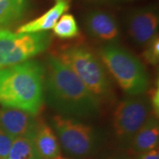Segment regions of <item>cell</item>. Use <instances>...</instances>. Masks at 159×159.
Masks as SVG:
<instances>
[{
	"label": "cell",
	"instance_id": "obj_4",
	"mask_svg": "<svg viewBox=\"0 0 159 159\" xmlns=\"http://www.w3.org/2000/svg\"><path fill=\"white\" fill-rule=\"evenodd\" d=\"M57 57L97 98H104L111 95V86L105 67L100 58L89 49L70 47L64 50Z\"/></svg>",
	"mask_w": 159,
	"mask_h": 159
},
{
	"label": "cell",
	"instance_id": "obj_19",
	"mask_svg": "<svg viewBox=\"0 0 159 159\" xmlns=\"http://www.w3.org/2000/svg\"><path fill=\"white\" fill-rule=\"evenodd\" d=\"M149 103L151 111H153L154 116L158 117L159 113V90L158 89H153L149 92Z\"/></svg>",
	"mask_w": 159,
	"mask_h": 159
},
{
	"label": "cell",
	"instance_id": "obj_21",
	"mask_svg": "<svg viewBox=\"0 0 159 159\" xmlns=\"http://www.w3.org/2000/svg\"><path fill=\"white\" fill-rule=\"evenodd\" d=\"M105 159H134L129 155L126 154H115V155H111Z\"/></svg>",
	"mask_w": 159,
	"mask_h": 159
},
{
	"label": "cell",
	"instance_id": "obj_25",
	"mask_svg": "<svg viewBox=\"0 0 159 159\" xmlns=\"http://www.w3.org/2000/svg\"><path fill=\"white\" fill-rule=\"evenodd\" d=\"M22 1H24V0H22Z\"/></svg>",
	"mask_w": 159,
	"mask_h": 159
},
{
	"label": "cell",
	"instance_id": "obj_5",
	"mask_svg": "<svg viewBox=\"0 0 159 159\" xmlns=\"http://www.w3.org/2000/svg\"><path fill=\"white\" fill-rule=\"evenodd\" d=\"M51 43L48 33H13L0 29V69L29 60L43 52Z\"/></svg>",
	"mask_w": 159,
	"mask_h": 159
},
{
	"label": "cell",
	"instance_id": "obj_23",
	"mask_svg": "<svg viewBox=\"0 0 159 159\" xmlns=\"http://www.w3.org/2000/svg\"><path fill=\"white\" fill-rule=\"evenodd\" d=\"M55 159H67V158H64V157H57V158Z\"/></svg>",
	"mask_w": 159,
	"mask_h": 159
},
{
	"label": "cell",
	"instance_id": "obj_12",
	"mask_svg": "<svg viewBox=\"0 0 159 159\" xmlns=\"http://www.w3.org/2000/svg\"><path fill=\"white\" fill-rule=\"evenodd\" d=\"M158 142V120L156 116L150 115L148 120L134 135L129 143L134 152L141 154L157 148Z\"/></svg>",
	"mask_w": 159,
	"mask_h": 159
},
{
	"label": "cell",
	"instance_id": "obj_24",
	"mask_svg": "<svg viewBox=\"0 0 159 159\" xmlns=\"http://www.w3.org/2000/svg\"><path fill=\"white\" fill-rule=\"evenodd\" d=\"M5 159H10V158H8V157H7V158H5Z\"/></svg>",
	"mask_w": 159,
	"mask_h": 159
},
{
	"label": "cell",
	"instance_id": "obj_22",
	"mask_svg": "<svg viewBox=\"0 0 159 159\" xmlns=\"http://www.w3.org/2000/svg\"><path fill=\"white\" fill-rule=\"evenodd\" d=\"M98 1H120V0H98Z\"/></svg>",
	"mask_w": 159,
	"mask_h": 159
},
{
	"label": "cell",
	"instance_id": "obj_18",
	"mask_svg": "<svg viewBox=\"0 0 159 159\" xmlns=\"http://www.w3.org/2000/svg\"><path fill=\"white\" fill-rule=\"evenodd\" d=\"M13 139V137L9 135L7 133L0 128V159L8 157Z\"/></svg>",
	"mask_w": 159,
	"mask_h": 159
},
{
	"label": "cell",
	"instance_id": "obj_7",
	"mask_svg": "<svg viewBox=\"0 0 159 159\" xmlns=\"http://www.w3.org/2000/svg\"><path fill=\"white\" fill-rule=\"evenodd\" d=\"M151 107L145 97L131 96L119 102L112 117V127L121 142H130L150 116Z\"/></svg>",
	"mask_w": 159,
	"mask_h": 159
},
{
	"label": "cell",
	"instance_id": "obj_17",
	"mask_svg": "<svg viewBox=\"0 0 159 159\" xmlns=\"http://www.w3.org/2000/svg\"><path fill=\"white\" fill-rule=\"evenodd\" d=\"M146 49L143 51V57L149 65L157 66L159 60V38L156 34L146 43Z\"/></svg>",
	"mask_w": 159,
	"mask_h": 159
},
{
	"label": "cell",
	"instance_id": "obj_16",
	"mask_svg": "<svg viewBox=\"0 0 159 159\" xmlns=\"http://www.w3.org/2000/svg\"><path fill=\"white\" fill-rule=\"evenodd\" d=\"M53 32L57 37L62 39H70L79 34V27L73 14H63L53 27Z\"/></svg>",
	"mask_w": 159,
	"mask_h": 159
},
{
	"label": "cell",
	"instance_id": "obj_10",
	"mask_svg": "<svg viewBox=\"0 0 159 159\" xmlns=\"http://www.w3.org/2000/svg\"><path fill=\"white\" fill-rule=\"evenodd\" d=\"M84 25L92 37L103 42H115L119 38V27L112 14L102 10H92L86 14Z\"/></svg>",
	"mask_w": 159,
	"mask_h": 159
},
{
	"label": "cell",
	"instance_id": "obj_1",
	"mask_svg": "<svg viewBox=\"0 0 159 159\" xmlns=\"http://www.w3.org/2000/svg\"><path fill=\"white\" fill-rule=\"evenodd\" d=\"M44 95L49 104L64 117L86 119L99 113L98 98L55 56L47 59Z\"/></svg>",
	"mask_w": 159,
	"mask_h": 159
},
{
	"label": "cell",
	"instance_id": "obj_13",
	"mask_svg": "<svg viewBox=\"0 0 159 159\" xmlns=\"http://www.w3.org/2000/svg\"><path fill=\"white\" fill-rule=\"evenodd\" d=\"M34 146L42 159H55L60 157V146L53 129L39 124L34 138Z\"/></svg>",
	"mask_w": 159,
	"mask_h": 159
},
{
	"label": "cell",
	"instance_id": "obj_15",
	"mask_svg": "<svg viewBox=\"0 0 159 159\" xmlns=\"http://www.w3.org/2000/svg\"><path fill=\"white\" fill-rule=\"evenodd\" d=\"M8 158L42 159L35 148L33 139L29 137H17L13 139Z\"/></svg>",
	"mask_w": 159,
	"mask_h": 159
},
{
	"label": "cell",
	"instance_id": "obj_20",
	"mask_svg": "<svg viewBox=\"0 0 159 159\" xmlns=\"http://www.w3.org/2000/svg\"><path fill=\"white\" fill-rule=\"evenodd\" d=\"M137 159H159L158 148H156L146 152L138 154Z\"/></svg>",
	"mask_w": 159,
	"mask_h": 159
},
{
	"label": "cell",
	"instance_id": "obj_11",
	"mask_svg": "<svg viewBox=\"0 0 159 159\" xmlns=\"http://www.w3.org/2000/svg\"><path fill=\"white\" fill-rule=\"evenodd\" d=\"M69 7V0H56L54 6L51 9L45 11L40 17L19 27L16 33H39L46 32L50 29H52L59 20V18L66 11H68Z\"/></svg>",
	"mask_w": 159,
	"mask_h": 159
},
{
	"label": "cell",
	"instance_id": "obj_8",
	"mask_svg": "<svg viewBox=\"0 0 159 159\" xmlns=\"http://www.w3.org/2000/svg\"><path fill=\"white\" fill-rule=\"evenodd\" d=\"M159 25L158 12L155 7H142L131 11L126 19V29L137 44H146L157 34Z\"/></svg>",
	"mask_w": 159,
	"mask_h": 159
},
{
	"label": "cell",
	"instance_id": "obj_14",
	"mask_svg": "<svg viewBox=\"0 0 159 159\" xmlns=\"http://www.w3.org/2000/svg\"><path fill=\"white\" fill-rule=\"evenodd\" d=\"M25 10V0H0V26H9L19 21Z\"/></svg>",
	"mask_w": 159,
	"mask_h": 159
},
{
	"label": "cell",
	"instance_id": "obj_3",
	"mask_svg": "<svg viewBox=\"0 0 159 159\" xmlns=\"http://www.w3.org/2000/svg\"><path fill=\"white\" fill-rule=\"evenodd\" d=\"M98 53L103 66L129 96H140L148 89L147 72L141 61L130 51L111 43L101 48Z\"/></svg>",
	"mask_w": 159,
	"mask_h": 159
},
{
	"label": "cell",
	"instance_id": "obj_6",
	"mask_svg": "<svg viewBox=\"0 0 159 159\" xmlns=\"http://www.w3.org/2000/svg\"><path fill=\"white\" fill-rule=\"evenodd\" d=\"M51 125L65 150L78 157H91L99 144L97 132L92 126L72 118L56 115Z\"/></svg>",
	"mask_w": 159,
	"mask_h": 159
},
{
	"label": "cell",
	"instance_id": "obj_2",
	"mask_svg": "<svg viewBox=\"0 0 159 159\" xmlns=\"http://www.w3.org/2000/svg\"><path fill=\"white\" fill-rule=\"evenodd\" d=\"M44 77L45 68L34 60L0 69V104L36 115L44 100Z\"/></svg>",
	"mask_w": 159,
	"mask_h": 159
},
{
	"label": "cell",
	"instance_id": "obj_9",
	"mask_svg": "<svg viewBox=\"0 0 159 159\" xmlns=\"http://www.w3.org/2000/svg\"><path fill=\"white\" fill-rule=\"evenodd\" d=\"M34 115L14 108L0 109V128L13 138L33 139L38 127Z\"/></svg>",
	"mask_w": 159,
	"mask_h": 159
}]
</instances>
